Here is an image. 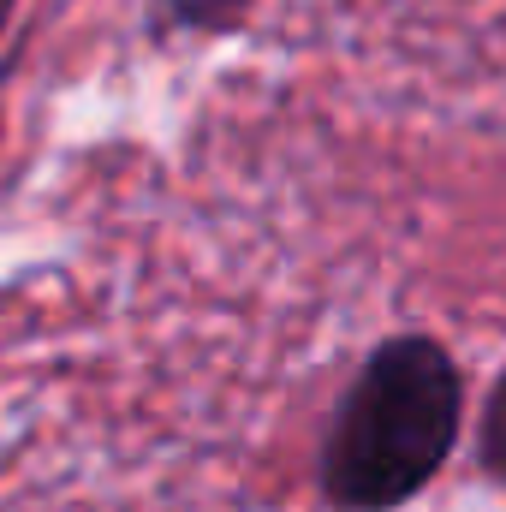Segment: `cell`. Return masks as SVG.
<instances>
[{"mask_svg":"<svg viewBox=\"0 0 506 512\" xmlns=\"http://www.w3.org/2000/svg\"><path fill=\"white\" fill-rule=\"evenodd\" d=\"M465 423V376L429 334H393L352 376L322 435V501L334 512H393L441 477Z\"/></svg>","mask_w":506,"mask_h":512,"instance_id":"obj_1","label":"cell"},{"mask_svg":"<svg viewBox=\"0 0 506 512\" xmlns=\"http://www.w3.org/2000/svg\"><path fill=\"white\" fill-rule=\"evenodd\" d=\"M256 0H161V30L185 36H227L251 18Z\"/></svg>","mask_w":506,"mask_h":512,"instance_id":"obj_2","label":"cell"},{"mask_svg":"<svg viewBox=\"0 0 506 512\" xmlns=\"http://www.w3.org/2000/svg\"><path fill=\"white\" fill-rule=\"evenodd\" d=\"M477 459H483V471H489V477H501V483H506V370H501V382L489 387V399H483Z\"/></svg>","mask_w":506,"mask_h":512,"instance_id":"obj_3","label":"cell"}]
</instances>
